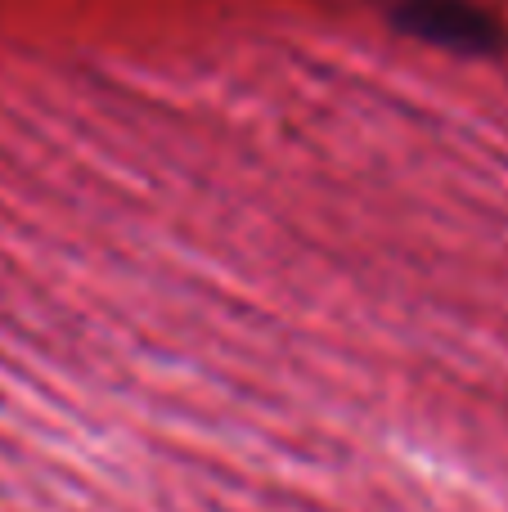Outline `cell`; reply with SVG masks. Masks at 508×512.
I'll return each mask as SVG.
<instances>
[{
  "mask_svg": "<svg viewBox=\"0 0 508 512\" xmlns=\"http://www.w3.org/2000/svg\"><path fill=\"white\" fill-rule=\"evenodd\" d=\"M14 194L0 512H508V54L158 81Z\"/></svg>",
  "mask_w": 508,
  "mask_h": 512,
  "instance_id": "obj_1",
  "label": "cell"
}]
</instances>
